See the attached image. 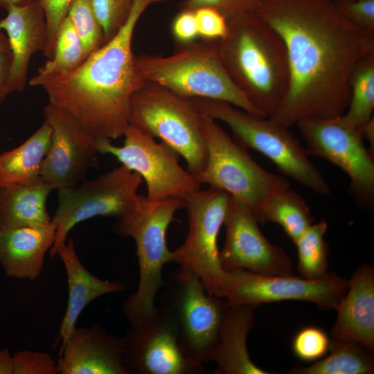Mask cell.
Wrapping results in <instances>:
<instances>
[{
	"label": "cell",
	"mask_w": 374,
	"mask_h": 374,
	"mask_svg": "<svg viewBox=\"0 0 374 374\" xmlns=\"http://www.w3.org/2000/svg\"><path fill=\"white\" fill-rule=\"evenodd\" d=\"M348 280L333 274L325 280L290 276H266L245 271H225L215 296L233 304L258 308L282 301H303L322 310L336 309L346 294Z\"/></svg>",
	"instance_id": "5bb4252c"
},
{
	"label": "cell",
	"mask_w": 374,
	"mask_h": 374,
	"mask_svg": "<svg viewBox=\"0 0 374 374\" xmlns=\"http://www.w3.org/2000/svg\"><path fill=\"white\" fill-rule=\"evenodd\" d=\"M201 126L207 161L203 170L194 178L200 184L223 190L242 202L258 222L268 202L290 188V183L285 176L264 169L216 120L202 112Z\"/></svg>",
	"instance_id": "52a82bcc"
},
{
	"label": "cell",
	"mask_w": 374,
	"mask_h": 374,
	"mask_svg": "<svg viewBox=\"0 0 374 374\" xmlns=\"http://www.w3.org/2000/svg\"><path fill=\"white\" fill-rule=\"evenodd\" d=\"M332 339L356 341L374 351V269L364 264L348 280L337 305Z\"/></svg>",
	"instance_id": "ffe728a7"
},
{
	"label": "cell",
	"mask_w": 374,
	"mask_h": 374,
	"mask_svg": "<svg viewBox=\"0 0 374 374\" xmlns=\"http://www.w3.org/2000/svg\"><path fill=\"white\" fill-rule=\"evenodd\" d=\"M123 136L122 146L112 144L109 139L98 138L99 152L114 156L121 165L139 174L146 184L149 199H185L200 189V184L179 165V154L168 145L157 142L130 125Z\"/></svg>",
	"instance_id": "4fadbf2b"
},
{
	"label": "cell",
	"mask_w": 374,
	"mask_h": 374,
	"mask_svg": "<svg viewBox=\"0 0 374 374\" xmlns=\"http://www.w3.org/2000/svg\"><path fill=\"white\" fill-rule=\"evenodd\" d=\"M167 0H133L130 16L118 33L91 53L75 70L37 74L29 81L42 87L49 103L69 112L97 138L116 139L128 126L130 99L145 82L132 51L134 29L152 4Z\"/></svg>",
	"instance_id": "7a4b0ae2"
},
{
	"label": "cell",
	"mask_w": 374,
	"mask_h": 374,
	"mask_svg": "<svg viewBox=\"0 0 374 374\" xmlns=\"http://www.w3.org/2000/svg\"><path fill=\"white\" fill-rule=\"evenodd\" d=\"M314 219L304 198L289 188L275 195L265 206L258 222L279 224L295 242L313 224Z\"/></svg>",
	"instance_id": "4316f807"
},
{
	"label": "cell",
	"mask_w": 374,
	"mask_h": 374,
	"mask_svg": "<svg viewBox=\"0 0 374 374\" xmlns=\"http://www.w3.org/2000/svg\"><path fill=\"white\" fill-rule=\"evenodd\" d=\"M224 224L220 262L224 271H245L266 276L293 275L292 262L281 247L262 234L252 211L231 196Z\"/></svg>",
	"instance_id": "2e32d148"
},
{
	"label": "cell",
	"mask_w": 374,
	"mask_h": 374,
	"mask_svg": "<svg viewBox=\"0 0 374 374\" xmlns=\"http://www.w3.org/2000/svg\"><path fill=\"white\" fill-rule=\"evenodd\" d=\"M87 56L71 20L66 16L58 28L53 57L38 69L37 74L48 75L71 72L79 67Z\"/></svg>",
	"instance_id": "f546056e"
},
{
	"label": "cell",
	"mask_w": 374,
	"mask_h": 374,
	"mask_svg": "<svg viewBox=\"0 0 374 374\" xmlns=\"http://www.w3.org/2000/svg\"><path fill=\"white\" fill-rule=\"evenodd\" d=\"M228 302V301H227ZM257 308L228 302L212 361L215 374H269L255 364L247 347L249 333L255 324Z\"/></svg>",
	"instance_id": "7402d4cb"
},
{
	"label": "cell",
	"mask_w": 374,
	"mask_h": 374,
	"mask_svg": "<svg viewBox=\"0 0 374 374\" xmlns=\"http://www.w3.org/2000/svg\"><path fill=\"white\" fill-rule=\"evenodd\" d=\"M0 374H13L12 355L7 348L0 350Z\"/></svg>",
	"instance_id": "b9f144b4"
},
{
	"label": "cell",
	"mask_w": 374,
	"mask_h": 374,
	"mask_svg": "<svg viewBox=\"0 0 374 374\" xmlns=\"http://www.w3.org/2000/svg\"><path fill=\"white\" fill-rule=\"evenodd\" d=\"M12 65V53L7 35L0 30V103L10 93L8 84Z\"/></svg>",
	"instance_id": "ab89813d"
},
{
	"label": "cell",
	"mask_w": 374,
	"mask_h": 374,
	"mask_svg": "<svg viewBox=\"0 0 374 374\" xmlns=\"http://www.w3.org/2000/svg\"><path fill=\"white\" fill-rule=\"evenodd\" d=\"M262 0H184L178 6L180 10L210 8L220 12L228 21L242 15L256 12Z\"/></svg>",
	"instance_id": "836d02e7"
},
{
	"label": "cell",
	"mask_w": 374,
	"mask_h": 374,
	"mask_svg": "<svg viewBox=\"0 0 374 374\" xmlns=\"http://www.w3.org/2000/svg\"><path fill=\"white\" fill-rule=\"evenodd\" d=\"M350 97L342 115L352 126L359 127L373 117L374 109V52L355 67L349 80Z\"/></svg>",
	"instance_id": "f1b7e54d"
},
{
	"label": "cell",
	"mask_w": 374,
	"mask_h": 374,
	"mask_svg": "<svg viewBox=\"0 0 374 374\" xmlns=\"http://www.w3.org/2000/svg\"><path fill=\"white\" fill-rule=\"evenodd\" d=\"M327 230V222L321 220L313 223L294 242L297 249L298 271L301 277L325 280L333 275V272L328 271L329 247L324 238Z\"/></svg>",
	"instance_id": "83f0119b"
},
{
	"label": "cell",
	"mask_w": 374,
	"mask_h": 374,
	"mask_svg": "<svg viewBox=\"0 0 374 374\" xmlns=\"http://www.w3.org/2000/svg\"><path fill=\"white\" fill-rule=\"evenodd\" d=\"M67 16L76 30L87 55L105 44L104 31L92 0H72Z\"/></svg>",
	"instance_id": "4dcf8cb0"
},
{
	"label": "cell",
	"mask_w": 374,
	"mask_h": 374,
	"mask_svg": "<svg viewBox=\"0 0 374 374\" xmlns=\"http://www.w3.org/2000/svg\"><path fill=\"white\" fill-rule=\"evenodd\" d=\"M160 305L172 318L179 344L193 361H212L228 302L210 294L192 272L179 267L165 280Z\"/></svg>",
	"instance_id": "9c48e42d"
},
{
	"label": "cell",
	"mask_w": 374,
	"mask_h": 374,
	"mask_svg": "<svg viewBox=\"0 0 374 374\" xmlns=\"http://www.w3.org/2000/svg\"><path fill=\"white\" fill-rule=\"evenodd\" d=\"M128 124L160 139L177 151L193 177L204 168L207 149L202 132L201 112L191 98L145 81L130 99Z\"/></svg>",
	"instance_id": "ba28073f"
},
{
	"label": "cell",
	"mask_w": 374,
	"mask_h": 374,
	"mask_svg": "<svg viewBox=\"0 0 374 374\" xmlns=\"http://www.w3.org/2000/svg\"><path fill=\"white\" fill-rule=\"evenodd\" d=\"M330 340L326 332L315 326L301 329L293 340V351L304 361L319 360L327 353Z\"/></svg>",
	"instance_id": "d6a6232c"
},
{
	"label": "cell",
	"mask_w": 374,
	"mask_h": 374,
	"mask_svg": "<svg viewBox=\"0 0 374 374\" xmlns=\"http://www.w3.org/2000/svg\"><path fill=\"white\" fill-rule=\"evenodd\" d=\"M359 131L364 139L369 143V150L374 154V119L373 116L361 125Z\"/></svg>",
	"instance_id": "60d3db41"
},
{
	"label": "cell",
	"mask_w": 374,
	"mask_h": 374,
	"mask_svg": "<svg viewBox=\"0 0 374 374\" xmlns=\"http://www.w3.org/2000/svg\"><path fill=\"white\" fill-rule=\"evenodd\" d=\"M199 37L220 40L228 30V22L217 10L200 8L195 10Z\"/></svg>",
	"instance_id": "74e56055"
},
{
	"label": "cell",
	"mask_w": 374,
	"mask_h": 374,
	"mask_svg": "<svg viewBox=\"0 0 374 374\" xmlns=\"http://www.w3.org/2000/svg\"><path fill=\"white\" fill-rule=\"evenodd\" d=\"M51 135L52 128L45 121L22 144L0 154V187L40 176Z\"/></svg>",
	"instance_id": "d4e9b609"
},
{
	"label": "cell",
	"mask_w": 374,
	"mask_h": 374,
	"mask_svg": "<svg viewBox=\"0 0 374 374\" xmlns=\"http://www.w3.org/2000/svg\"><path fill=\"white\" fill-rule=\"evenodd\" d=\"M142 182L139 174L121 165L95 179L58 190V205L51 220L56 231L50 256L57 255L69 231L79 222L96 216L119 220L126 215L135 206Z\"/></svg>",
	"instance_id": "30bf717a"
},
{
	"label": "cell",
	"mask_w": 374,
	"mask_h": 374,
	"mask_svg": "<svg viewBox=\"0 0 374 374\" xmlns=\"http://www.w3.org/2000/svg\"><path fill=\"white\" fill-rule=\"evenodd\" d=\"M37 0H0V8L5 10L11 5L24 6Z\"/></svg>",
	"instance_id": "7bdbcfd3"
},
{
	"label": "cell",
	"mask_w": 374,
	"mask_h": 374,
	"mask_svg": "<svg viewBox=\"0 0 374 374\" xmlns=\"http://www.w3.org/2000/svg\"><path fill=\"white\" fill-rule=\"evenodd\" d=\"M55 231L52 221L42 226L0 231V263L6 275L35 280L54 243Z\"/></svg>",
	"instance_id": "44dd1931"
},
{
	"label": "cell",
	"mask_w": 374,
	"mask_h": 374,
	"mask_svg": "<svg viewBox=\"0 0 374 374\" xmlns=\"http://www.w3.org/2000/svg\"><path fill=\"white\" fill-rule=\"evenodd\" d=\"M6 10L7 16L0 20V30L6 32L12 53L9 92L23 91L33 55L46 47L45 12L39 0L24 6L11 4Z\"/></svg>",
	"instance_id": "d6986e66"
},
{
	"label": "cell",
	"mask_w": 374,
	"mask_h": 374,
	"mask_svg": "<svg viewBox=\"0 0 374 374\" xmlns=\"http://www.w3.org/2000/svg\"><path fill=\"white\" fill-rule=\"evenodd\" d=\"M184 208L185 201L181 198L154 201L138 195L131 211L118 220L116 231L135 242L139 266L138 288L123 304L131 325L145 320L157 308L156 296L165 285L162 269L169 262L171 252L167 245V230L175 220V213Z\"/></svg>",
	"instance_id": "5b68a950"
},
{
	"label": "cell",
	"mask_w": 374,
	"mask_h": 374,
	"mask_svg": "<svg viewBox=\"0 0 374 374\" xmlns=\"http://www.w3.org/2000/svg\"><path fill=\"white\" fill-rule=\"evenodd\" d=\"M297 126L309 155L323 158L342 170L350 179L349 193L360 208H374V160L359 127L342 115L309 118Z\"/></svg>",
	"instance_id": "8fae6325"
},
{
	"label": "cell",
	"mask_w": 374,
	"mask_h": 374,
	"mask_svg": "<svg viewBox=\"0 0 374 374\" xmlns=\"http://www.w3.org/2000/svg\"><path fill=\"white\" fill-rule=\"evenodd\" d=\"M230 198L226 191L212 186L186 197L188 231L184 243L171 251L169 259V262L196 275L214 296L225 273L220 262L217 238Z\"/></svg>",
	"instance_id": "7c38bea8"
},
{
	"label": "cell",
	"mask_w": 374,
	"mask_h": 374,
	"mask_svg": "<svg viewBox=\"0 0 374 374\" xmlns=\"http://www.w3.org/2000/svg\"><path fill=\"white\" fill-rule=\"evenodd\" d=\"M339 10L357 27L374 33V0H333Z\"/></svg>",
	"instance_id": "8d00e7d4"
},
{
	"label": "cell",
	"mask_w": 374,
	"mask_h": 374,
	"mask_svg": "<svg viewBox=\"0 0 374 374\" xmlns=\"http://www.w3.org/2000/svg\"><path fill=\"white\" fill-rule=\"evenodd\" d=\"M46 16L48 30V42L43 52L48 59H51L54 54L56 35L58 28L68 15L72 0H39Z\"/></svg>",
	"instance_id": "d590c367"
},
{
	"label": "cell",
	"mask_w": 374,
	"mask_h": 374,
	"mask_svg": "<svg viewBox=\"0 0 374 374\" xmlns=\"http://www.w3.org/2000/svg\"><path fill=\"white\" fill-rule=\"evenodd\" d=\"M219 53L229 77L251 103L269 117L284 98L290 70L279 35L256 12L228 21L218 42Z\"/></svg>",
	"instance_id": "3957f363"
},
{
	"label": "cell",
	"mask_w": 374,
	"mask_h": 374,
	"mask_svg": "<svg viewBox=\"0 0 374 374\" xmlns=\"http://www.w3.org/2000/svg\"><path fill=\"white\" fill-rule=\"evenodd\" d=\"M256 13L282 39L289 64L286 94L269 118L290 128L343 115L350 77L374 52V33L350 21L333 0H262Z\"/></svg>",
	"instance_id": "6da1fadb"
},
{
	"label": "cell",
	"mask_w": 374,
	"mask_h": 374,
	"mask_svg": "<svg viewBox=\"0 0 374 374\" xmlns=\"http://www.w3.org/2000/svg\"><path fill=\"white\" fill-rule=\"evenodd\" d=\"M57 255L64 265L69 286L67 307L58 336L64 344L75 328L81 312L91 301L107 294L123 291L125 286L119 282L102 280L91 274L80 262L71 238Z\"/></svg>",
	"instance_id": "603a6c76"
},
{
	"label": "cell",
	"mask_w": 374,
	"mask_h": 374,
	"mask_svg": "<svg viewBox=\"0 0 374 374\" xmlns=\"http://www.w3.org/2000/svg\"><path fill=\"white\" fill-rule=\"evenodd\" d=\"M124 339L99 325L74 329L62 345L61 374H129L123 363Z\"/></svg>",
	"instance_id": "ac0fdd59"
},
{
	"label": "cell",
	"mask_w": 374,
	"mask_h": 374,
	"mask_svg": "<svg viewBox=\"0 0 374 374\" xmlns=\"http://www.w3.org/2000/svg\"><path fill=\"white\" fill-rule=\"evenodd\" d=\"M13 374H56L57 364L45 353L22 350L12 355Z\"/></svg>",
	"instance_id": "e575fe53"
},
{
	"label": "cell",
	"mask_w": 374,
	"mask_h": 374,
	"mask_svg": "<svg viewBox=\"0 0 374 374\" xmlns=\"http://www.w3.org/2000/svg\"><path fill=\"white\" fill-rule=\"evenodd\" d=\"M54 189L41 175L0 187V231L50 223L46 203Z\"/></svg>",
	"instance_id": "cb8c5ba5"
},
{
	"label": "cell",
	"mask_w": 374,
	"mask_h": 374,
	"mask_svg": "<svg viewBox=\"0 0 374 374\" xmlns=\"http://www.w3.org/2000/svg\"><path fill=\"white\" fill-rule=\"evenodd\" d=\"M217 39H202L176 44L169 56L136 57L144 81L159 84L188 98L223 101L251 114L266 117L233 83L222 62Z\"/></svg>",
	"instance_id": "277c9868"
},
{
	"label": "cell",
	"mask_w": 374,
	"mask_h": 374,
	"mask_svg": "<svg viewBox=\"0 0 374 374\" xmlns=\"http://www.w3.org/2000/svg\"><path fill=\"white\" fill-rule=\"evenodd\" d=\"M96 16L103 27L105 43L112 39L127 20L133 0H92Z\"/></svg>",
	"instance_id": "1f68e13d"
},
{
	"label": "cell",
	"mask_w": 374,
	"mask_h": 374,
	"mask_svg": "<svg viewBox=\"0 0 374 374\" xmlns=\"http://www.w3.org/2000/svg\"><path fill=\"white\" fill-rule=\"evenodd\" d=\"M171 31L177 45L197 40L199 35L195 11L180 10L173 19Z\"/></svg>",
	"instance_id": "f35d334b"
},
{
	"label": "cell",
	"mask_w": 374,
	"mask_h": 374,
	"mask_svg": "<svg viewBox=\"0 0 374 374\" xmlns=\"http://www.w3.org/2000/svg\"><path fill=\"white\" fill-rule=\"evenodd\" d=\"M44 116L52 135L40 175L55 189L75 186L85 179L90 168L99 166L98 138L69 112L53 104L45 106Z\"/></svg>",
	"instance_id": "e0dca14e"
},
{
	"label": "cell",
	"mask_w": 374,
	"mask_h": 374,
	"mask_svg": "<svg viewBox=\"0 0 374 374\" xmlns=\"http://www.w3.org/2000/svg\"><path fill=\"white\" fill-rule=\"evenodd\" d=\"M330 353L310 366H295L291 374H371L374 373L372 351L353 341L332 339Z\"/></svg>",
	"instance_id": "484cf974"
},
{
	"label": "cell",
	"mask_w": 374,
	"mask_h": 374,
	"mask_svg": "<svg viewBox=\"0 0 374 374\" xmlns=\"http://www.w3.org/2000/svg\"><path fill=\"white\" fill-rule=\"evenodd\" d=\"M192 100L200 112L226 124L233 139L240 145L267 157L282 175L316 194L326 196L330 193L328 184L290 127L223 101L201 98Z\"/></svg>",
	"instance_id": "8992f818"
},
{
	"label": "cell",
	"mask_w": 374,
	"mask_h": 374,
	"mask_svg": "<svg viewBox=\"0 0 374 374\" xmlns=\"http://www.w3.org/2000/svg\"><path fill=\"white\" fill-rule=\"evenodd\" d=\"M123 363L129 374H202L204 364L181 348L172 318L161 307L123 337Z\"/></svg>",
	"instance_id": "9a60e30c"
}]
</instances>
